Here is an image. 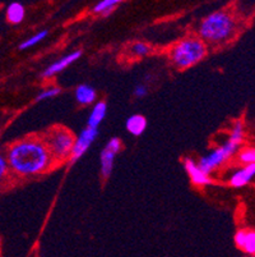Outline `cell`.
Masks as SVG:
<instances>
[{
    "mask_svg": "<svg viewBox=\"0 0 255 257\" xmlns=\"http://www.w3.org/2000/svg\"><path fill=\"white\" fill-rule=\"evenodd\" d=\"M97 92L90 85H79L76 88V100L81 105H90L96 101Z\"/></svg>",
    "mask_w": 255,
    "mask_h": 257,
    "instance_id": "5bb4252c",
    "label": "cell"
},
{
    "mask_svg": "<svg viewBox=\"0 0 255 257\" xmlns=\"http://www.w3.org/2000/svg\"><path fill=\"white\" fill-rule=\"evenodd\" d=\"M236 246L247 253V256H255V230L241 229L235 234Z\"/></svg>",
    "mask_w": 255,
    "mask_h": 257,
    "instance_id": "30bf717a",
    "label": "cell"
},
{
    "mask_svg": "<svg viewBox=\"0 0 255 257\" xmlns=\"http://www.w3.org/2000/svg\"><path fill=\"white\" fill-rule=\"evenodd\" d=\"M237 31L236 18L227 11H217L210 13L200 22L198 34L203 43L222 44L228 41Z\"/></svg>",
    "mask_w": 255,
    "mask_h": 257,
    "instance_id": "7a4b0ae2",
    "label": "cell"
},
{
    "mask_svg": "<svg viewBox=\"0 0 255 257\" xmlns=\"http://www.w3.org/2000/svg\"><path fill=\"white\" fill-rule=\"evenodd\" d=\"M184 168H185L186 173L190 177L193 184H195V186H207V184L212 183V179H210L209 175L205 174L193 159L186 158L184 160Z\"/></svg>",
    "mask_w": 255,
    "mask_h": 257,
    "instance_id": "9c48e42d",
    "label": "cell"
},
{
    "mask_svg": "<svg viewBox=\"0 0 255 257\" xmlns=\"http://www.w3.org/2000/svg\"><path fill=\"white\" fill-rule=\"evenodd\" d=\"M255 177V164H246L241 169L236 170L230 177V184L235 188H241L249 184Z\"/></svg>",
    "mask_w": 255,
    "mask_h": 257,
    "instance_id": "8fae6325",
    "label": "cell"
},
{
    "mask_svg": "<svg viewBox=\"0 0 255 257\" xmlns=\"http://www.w3.org/2000/svg\"><path fill=\"white\" fill-rule=\"evenodd\" d=\"M151 51V46H148L144 43H135L132 46V53L137 57H144Z\"/></svg>",
    "mask_w": 255,
    "mask_h": 257,
    "instance_id": "44dd1931",
    "label": "cell"
},
{
    "mask_svg": "<svg viewBox=\"0 0 255 257\" xmlns=\"http://www.w3.org/2000/svg\"><path fill=\"white\" fill-rule=\"evenodd\" d=\"M8 161L3 155H0V181L4 178V175L8 172Z\"/></svg>",
    "mask_w": 255,
    "mask_h": 257,
    "instance_id": "7402d4cb",
    "label": "cell"
},
{
    "mask_svg": "<svg viewBox=\"0 0 255 257\" xmlns=\"http://www.w3.org/2000/svg\"><path fill=\"white\" fill-rule=\"evenodd\" d=\"M207 55V45L199 37L188 36L172 46L170 59L179 69H188L202 62Z\"/></svg>",
    "mask_w": 255,
    "mask_h": 257,
    "instance_id": "3957f363",
    "label": "cell"
},
{
    "mask_svg": "<svg viewBox=\"0 0 255 257\" xmlns=\"http://www.w3.org/2000/svg\"><path fill=\"white\" fill-rule=\"evenodd\" d=\"M6 16L9 22L13 23V25H18V23H21L25 20L26 9L23 4L18 3V2H13V3H11L7 7Z\"/></svg>",
    "mask_w": 255,
    "mask_h": 257,
    "instance_id": "9a60e30c",
    "label": "cell"
},
{
    "mask_svg": "<svg viewBox=\"0 0 255 257\" xmlns=\"http://www.w3.org/2000/svg\"><path fill=\"white\" fill-rule=\"evenodd\" d=\"M97 136L98 130H96V128L86 127L81 133H79V136L77 137L76 142H74L72 154H70L69 156L70 164H74L77 160H79L84 154L87 153V150L90 149L91 145L93 144V141H95Z\"/></svg>",
    "mask_w": 255,
    "mask_h": 257,
    "instance_id": "52a82bcc",
    "label": "cell"
},
{
    "mask_svg": "<svg viewBox=\"0 0 255 257\" xmlns=\"http://www.w3.org/2000/svg\"><path fill=\"white\" fill-rule=\"evenodd\" d=\"M246 257H255V256H246Z\"/></svg>",
    "mask_w": 255,
    "mask_h": 257,
    "instance_id": "cb8c5ba5",
    "label": "cell"
},
{
    "mask_svg": "<svg viewBox=\"0 0 255 257\" xmlns=\"http://www.w3.org/2000/svg\"><path fill=\"white\" fill-rule=\"evenodd\" d=\"M7 161L17 174L31 177L48 172L55 160L41 139H27L9 149Z\"/></svg>",
    "mask_w": 255,
    "mask_h": 257,
    "instance_id": "6da1fadb",
    "label": "cell"
},
{
    "mask_svg": "<svg viewBox=\"0 0 255 257\" xmlns=\"http://www.w3.org/2000/svg\"><path fill=\"white\" fill-rule=\"evenodd\" d=\"M238 159L241 163L246 164H255V149H245L238 154Z\"/></svg>",
    "mask_w": 255,
    "mask_h": 257,
    "instance_id": "ffe728a7",
    "label": "cell"
},
{
    "mask_svg": "<svg viewBox=\"0 0 255 257\" xmlns=\"http://www.w3.org/2000/svg\"><path fill=\"white\" fill-rule=\"evenodd\" d=\"M242 139H244V124H242L241 120H236L232 130H231V135L230 137H228V141L240 146L242 142Z\"/></svg>",
    "mask_w": 255,
    "mask_h": 257,
    "instance_id": "e0dca14e",
    "label": "cell"
},
{
    "mask_svg": "<svg viewBox=\"0 0 255 257\" xmlns=\"http://www.w3.org/2000/svg\"><path fill=\"white\" fill-rule=\"evenodd\" d=\"M237 150V145L227 141L224 145H222V146L214 149L212 153L202 156V158L199 159V164L198 165H199V168L205 173V174L209 175L210 173L214 172L217 168L221 167L223 163H226V161H227Z\"/></svg>",
    "mask_w": 255,
    "mask_h": 257,
    "instance_id": "5b68a950",
    "label": "cell"
},
{
    "mask_svg": "<svg viewBox=\"0 0 255 257\" xmlns=\"http://www.w3.org/2000/svg\"><path fill=\"white\" fill-rule=\"evenodd\" d=\"M60 92H62V90H60L59 87L45 88V90H42L41 92L37 95L36 101H44V100H49V99H51V97L58 96Z\"/></svg>",
    "mask_w": 255,
    "mask_h": 257,
    "instance_id": "d6986e66",
    "label": "cell"
},
{
    "mask_svg": "<svg viewBox=\"0 0 255 257\" xmlns=\"http://www.w3.org/2000/svg\"><path fill=\"white\" fill-rule=\"evenodd\" d=\"M49 32L46 31V30H42V31L37 32V34L32 35L31 37H28V39H26L25 41H23L22 44L20 45V49L21 50H25V49H30L32 48V46L37 45V44H40L44 39H46V36H48Z\"/></svg>",
    "mask_w": 255,
    "mask_h": 257,
    "instance_id": "ac0fdd59",
    "label": "cell"
},
{
    "mask_svg": "<svg viewBox=\"0 0 255 257\" xmlns=\"http://www.w3.org/2000/svg\"><path fill=\"white\" fill-rule=\"evenodd\" d=\"M120 3V0H100L98 3L95 4V7L92 8V12L95 15L107 16L110 15L114 9H116V7Z\"/></svg>",
    "mask_w": 255,
    "mask_h": 257,
    "instance_id": "2e32d148",
    "label": "cell"
},
{
    "mask_svg": "<svg viewBox=\"0 0 255 257\" xmlns=\"http://www.w3.org/2000/svg\"><path fill=\"white\" fill-rule=\"evenodd\" d=\"M42 141L45 142L54 160H65L73 150L76 137L70 131L63 127H55L48 131Z\"/></svg>",
    "mask_w": 255,
    "mask_h": 257,
    "instance_id": "277c9868",
    "label": "cell"
},
{
    "mask_svg": "<svg viewBox=\"0 0 255 257\" xmlns=\"http://www.w3.org/2000/svg\"><path fill=\"white\" fill-rule=\"evenodd\" d=\"M125 127L132 136L138 137L140 135H143V132L146 131L147 119L143 115H140V114H134V115H130L128 118Z\"/></svg>",
    "mask_w": 255,
    "mask_h": 257,
    "instance_id": "7c38bea8",
    "label": "cell"
},
{
    "mask_svg": "<svg viewBox=\"0 0 255 257\" xmlns=\"http://www.w3.org/2000/svg\"><path fill=\"white\" fill-rule=\"evenodd\" d=\"M120 150L121 141L118 137H112L102 149L100 161H101V174L105 179H107L111 175L112 169H114V161H115L116 155L120 153Z\"/></svg>",
    "mask_w": 255,
    "mask_h": 257,
    "instance_id": "8992f818",
    "label": "cell"
},
{
    "mask_svg": "<svg viewBox=\"0 0 255 257\" xmlns=\"http://www.w3.org/2000/svg\"><path fill=\"white\" fill-rule=\"evenodd\" d=\"M81 57L82 50L72 51V53L67 54V55H64V57H62L60 59L56 60V62H54L51 65H49L48 68L42 72V77H44V78H51V77L56 76L58 73L64 71L65 68H68L69 65L73 64L74 62H77Z\"/></svg>",
    "mask_w": 255,
    "mask_h": 257,
    "instance_id": "ba28073f",
    "label": "cell"
},
{
    "mask_svg": "<svg viewBox=\"0 0 255 257\" xmlns=\"http://www.w3.org/2000/svg\"><path fill=\"white\" fill-rule=\"evenodd\" d=\"M107 113V104L105 101H98L97 104H95L92 111L90 114V118H88V124L87 127L90 128H96L98 130V125L101 124L102 120L105 119Z\"/></svg>",
    "mask_w": 255,
    "mask_h": 257,
    "instance_id": "4fadbf2b",
    "label": "cell"
},
{
    "mask_svg": "<svg viewBox=\"0 0 255 257\" xmlns=\"http://www.w3.org/2000/svg\"><path fill=\"white\" fill-rule=\"evenodd\" d=\"M147 92H148V90H147V87L144 85L135 86V88H134V96L138 97V99L146 96Z\"/></svg>",
    "mask_w": 255,
    "mask_h": 257,
    "instance_id": "603a6c76",
    "label": "cell"
}]
</instances>
